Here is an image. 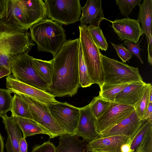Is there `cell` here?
Listing matches in <instances>:
<instances>
[{
    "label": "cell",
    "instance_id": "obj_14",
    "mask_svg": "<svg viewBox=\"0 0 152 152\" xmlns=\"http://www.w3.org/2000/svg\"><path fill=\"white\" fill-rule=\"evenodd\" d=\"M80 116L77 127L75 134L81 137L89 142L100 137L96 131V119L92 114L89 104L79 108Z\"/></svg>",
    "mask_w": 152,
    "mask_h": 152
},
{
    "label": "cell",
    "instance_id": "obj_25",
    "mask_svg": "<svg viewBox=\"0 0 152 152\" xmlns=\"http://www.w3.org/2000/svg\"><path fill=\"white\" fill-rule=\"evenodd\" d=\"M12 116L33 120L27 105L18 94L13 96L11 110Z\"/></svg>",
    "mask_w": 152,
    "mask_h": 152
},
{
    "label": "cell",
    "instance_id": "obj_28",
    "mask_svg": "<svg viewBox=\"0 0 152 152\" xmlns=\"http://www.w3.org/2000/svg\"><path fill=\"white\" fill-rule=\"evenodd\" d=\"M112 103L98 96L95 97L89 105L92 114L96 120L105 113Z\"/></svg>",
    "mask_w": 152,
    "mask_h": 152
},
{
    "label": "cell",
    "instance_id": "obj_27",
    "mask_svg": "<svg viewBox=\"0 0 152 152\" xmlns=\"http://www.w3.org/2000/svg\"><path fill=\"white\" fill-rule=\"evenodd\" d=\"M78 71L79 84L83 88L90 87L93 84L89 77L80 40L78 53Z\"/></svg>",
    "mask_w": 152,
    "mask_h": 152
},
{
    "label": "cell",
    "instance_id": "obj_35",
    "mask_svg": "<svg viewBox=\"0 0 152 152\" xmlns=\"http://www.w3.org/2000/svg\"><path fill=\"white\" fill-rule=\"evenodd\" d=\"M115 49L118 57L123 63H126L132 57V54L126 48L123 44L117 45L111 43Z\"/></svg>",
    "mask_w": 152,
    "mask_h": 152
},
{
    "label": "cell",
    "instance_id": "obj_10",
    "mask_svg": "<svg viewBox=\"0 0 152 152\" xmlns=\"http://www.w3.org/2000/svg\"><path fill=\"white\" fill-rule=\"evenodd\" d=\"M47 105L52 116L66 134H75L80 118L79 108L66 102H58Z\"/></svg>",
    "mask_w": 152,
    "mask_h": 152
},
{
    "label": "cell",
    "instance_id": "obj_31",
    "mask_svg": "<svg viewBox=\"0 0 152 152\" xmlns=\"http://www.w3.org/2000/svg\"><path fill=\"white\" fill-rule=\"evenodd\" d=\"M7 89L0 88V117L3 118L11 110L13 97Z\"/></svg>",
    "mask_w": 152,
    "mask_h": 152
},
{
    "label": "cell",
    "instance_id": "obj_21",
    "mask_svg": "<svg viewBox=\"0 0 152 152\" xmlns=\"http://www.w3.org/2000/svg\"><path fill=\"white\" fill-rule=\"evenodd\" d=\"M139 6V11L137 20L141 24V27L144 32L147 42L152 37V0H143Z\"/></svg>",
    "mask_w": 152,
    "mask_h": 152
},
{
    "label": "cell",
    "instance_id": "obj_5",
    "mask_svg": "<svg viewBox=\"0 0 152 152\" xmlns=\"http://www.w3.org/2000/svg\"><path fill=\"white\" fill-rule=\"evenodd\" d=\"M79 39L88 75L93 84L100 87L103 84L104 74L99 49L94 42L87 26H79Z\"/></svg>",
    "mask_w": 152,
    "mask_h": 152
},
{
    "label": "cell",
    "instance_id": "obj_11",
    "mask_svg": "<svg viewBox=\"0 0 152 152\" xmlns=\"http://www.w3.org/2000/svg\"><path fill=\"white\" fill-rule=\"evenodd\" d=\"M134 110V109L133 107L113 103L105 113L96 120V132L100 135L120 122Z\"/></svg>",
    "mask_w": 152,
    "mask_h": 152
},
{
    "label": "cell",
    "instance_id": "obj_1",
    "mask_svg": "<svg viewBox=\"0 0 152 152\" xmlns=\"http://www.w3.org/2000/svg\"><path fill=\"white\" fill-rule=\"evenodd\" d=\"M79 38L66 40L52 59L53 72L47 92L54 97H72L80 87L78 71Z\"/></svg>",
    "mask_w": 152,
    "mask_h": 152
},
{
    "label": "cell",
    "instance_id": "obj_40",
    "mask_svg": "<svg viewBox=\"0 0 152 152\" xmlns=\"http://www.w3.org/2000/svg\"><path fill=\"white\" fill-rule=\"evenodd\" d=\"M11 73L9 69L0 65V78L5 76H8Z\"/></svg>",
    "mask_w": 152,
    "mask_h": 152
},
{
    "label": "cell",
    "instance_id": "obj_37",
    "mask_svg": "<svg viewBox=\"0 0 152 152\" xmlns=\"http://www.w3.org/2000/svg\"><path fill=\"white\" fill-rule=\"evenodd\" d=\"M10 0H0V19L7 16Z\"/></svg>",
    "mask_w": 152,
    "mask_h": 152
},
{
    "label": "cell",
    "instance_id": "obj_30",
    "mask_svg": "<svg viewBox=\"0 0 152 152\" xmlns=\"http://www.w3.org/2000/svg\"><path fill=\"white\" fill-rule=\"evenodd\" d=\"M93 40L99 49L106 51L108 45L102 30L100 27L90 25L87 26Z\"/></svg>",
    "mask_w": 152,
    "mask_h": 152
},
{
    "label": "cell",
    "instance_id": "obj_34",
    "mask_svg": "<svg viewBox=\"0 0 152 152\" xmlns=\"http://www.w3.org/2000/svg\"><path fill=\"white\" fill-rule=\"evenodd\" d=\"M139 152H152V127L148 130L144 137Z\"/></svg>",
    "mask_w": 152,
    "mask_h": 152
},
{
    "label": "cell",
    "instance_id": "obj_26",
    "mask_svg": "<svg viewBox=\"0 0 152 152\" xmlns=\"http://www.w3.org/2000/svg\"><path fill=\"white\" fill-rule=\"evenodd\" d=\"M129 84L112 85L103 83L100 87L99 96L106 100L114 103L118 94Z\"/></svg>",
    "mask_w": 152,
    "mask_h": 152
},
{
    "label": "cell",
    "instance_id": "obj_44",
    "mask_svg": "<svg viewBox=\"0 0 152 152\" xmlns=\"http://www.w3.org/2000/svg\"><path fill=\"white\" fill-rule=\"evenodd\" d=\"M149 102H152V86L151 88L149 93Z\"/></svg>",
    "mask_w": 152,
    "mask_h": 152
},
{
    "label": "cell",
    "instance_id": "obj_24",
    "mask_svg": "<svg viewBox=\"0 0 152 152\" xmlns=\"http://www.w3.org/2000/svg\"><path fill=\"white\" fill-rule=\"evenodd\" d=\"M152 127V120L149 118L143 119L141 124L135 134L130 138V147L132 152H139L140 145L147 133Z\"/></svg>",
    "mask_w": 152,
    "mask_h": 152
},
{
    "label": "cell",
    "instance_id": "obj_9",
    "mask_svg": "<svg viewBox=\"0 0 152 152\" xmlns=\"http://www.w3.org/2000/svg\"><path fill=\"white\" fill-rule=\"evenodd\" d=\"M33 58L28 53L19 56L10 63V70L12 75L20 81L47 92L48 86L38 76L32 66Z\"/></svg>",
    "mask_w": 152,
    "mask_h": 152
},
{
    "label": "cell",
    "instance_id": "obj_43",
    "mask_svg": "<svg viewBox=\"0 0 152 152\" xmlns=\"http://www.w3.org/2000/svg\"><path fill=\"white\" fill-rule=\"evenodd\" d=\"M4 138L0 132V152H4Z\"/></svg>",
    "mask_w": 152,
    "mask_h": 152
},
{
    "label": "cell",
    "instance_id": "obj_33",
    "mask_svg": "<svg viewBox=\"0 0 152 152\" xmlns=\"http://www.w3.org/2000/svg\"><path fill=\"white\" fill-rule=\"evenodd\" d=\"M140 41L136 44H134L132 42L128 41L125 40L124 42V44L126 47V49L132 54L134 55L140 60L142 64H143V62L141 57L140 53L141 50H142L141 49L140 45L142 40L143 37V34Z\"/></svg>",
    "mask_w": 152,
    "mask_h": 152
},
{
    "label": "cell",
    "instance_id": "obj_4",
    "mask_svg": "<svg viewBox=\"0 0 152 152\" xmlns=\"http://www.w3.org/2000/svg\"><path fill=\"white\" fill-rule=\"evenodd\" d=\"M26 30L47 19L46 4L42 0H10L7 16Z\"/></svg>",
    "mask_w": 152,
    "mask_h": 152
},
{
    "label": "cell",
    "instance_id": "obj_16",
    "mask_svg": "<svg viewBox=\"0 0 152 152\" xmlns=\"http://www.w3.org/2000/svg\"><path fill=\"white\" fill-rule=\"evenodd\" d=\"M129 139V137L121 135L99 137L88 143L87 149L95 152H121V146Z\"/></svg>",
    "mask_w": 152,
    "mask_h": 152
},
{
    "label": "cell",
    "instance_id": "obj_12",
    "mask_svg": "<svg viewBox=\"0 0 152 152\" xmlns=\"http://www.w3.org/2000/svg\"><path fill=\"white\" fill-rule=\"evenodd\" d=\"M6 80V88L11 93L24 95L46 104L58 102L49 93L25 84L12 75L7 76Z\"/></svg>",
    "mask_w": 152,
    "mask_h": 152
},
{
    "label": "cell",
    "instance_id": "obj_23",
    "mask_svg": "<svg viewBox=\"0 0 152 152\" xmlns=\"http://www.w3.org/2000/svg\"><path fill=\"white\" fill-rule=\"evenodd\" d=\"M32 64L38 76L49 87L51 84L53 72L52 59L45 61L33 58Z\"/></svg>",
    "mask_w": 152,
    "mask_h": 152
},
{
    "label": "cell",
    "instance_id": "obj_8",
    "mask_svg": "<svg viewBox=\"0 0 152 152\" xmlns=\"http://www.w3.org/2000/svg\"><path fill=\"white\" fill-rule=\"evenodd\" d=\"M49 19L61 25L78 21L81 14L79 0H45Z\"/></svg>",
    "mask_w": 152,
    "mask_h": 152
},
{
    "label": "cell",
    "instance_id": "obj_13",
    "mask_svg": "<svg viewBox=\"0 0 152 152\" xmlns=\"http://www.w3.org/2000/svg\"><path fill=\"white\" fill-rule=\"evenodd\" d=\"M108 20L112 23V27L121 41L128 40L136 44L144 34L137 20L126 17L113 21Z\"/></svg>",
    "mask_w": 152,
    "mask_h": 152
},
{
    "label": "cell",
    "instance_id": "obj_39",
    "mask_svg": "<svg viewBox=\"0 0 152 152\" xmlns=\"http://www.w3.org/2000/svg\"><path fill=\"white\" fill-rule=\"evenodd\" d=\"M19 152H27V144L26 139L22 137L20 142Z\"/></svg>",
    "mask_w": 152,
    "mask_h": 152
},
{
    "label": "cell",
    "instance_id": "obj_6",
    "mask_svg": "<svg viewBox=\"0 0 152 152\" xmlns=\"http://www.w3.org/2000/svg\"><path fill=\"white\" fill-rule=\"evenodd\" d=\"M100 56L104 74L103 83L115 85L143 81L137 68L111 58L101 53Z\"/></svg>",
    "mask_w": 152,
    "mask_h": 152
},
{
    "label": "cell",
    "instance_id": "obj_15",
    "mask_svg": "<svg viewBox=\"0 0 152 152\" xmlns=\"http://www.w3.org/2000/svg\"><path fill=\"white\" fill-rule=\"evenodd\" d=\"M142 120L137 116L134 110L120 122L100 134V137L121 135L131 138L139 128Z\"/></svg>",
    "mask_w": 152,
    "mask_h": 152
},
{
    "label": "cell",
    "instance_id": "obj_19",
    "mask_svg": "<svg viewBox=\"0 0 152 152\" xmlns=\"http://www.w3.org/2000/svg\"><path fill=\"white\" fill-rule=\"evenodd\" d=\"M2 118L8 135L5 145L7 152H19L20 142L22 137L21 130L12 116L6 115Z\"/></svg>",
    "mask_w": 152,
    "mask_h": 152
},
{
    "label": "cell",
    "instance_id": "obj_42",
    "mask_svg": "<svg viewBox=\"0 0 152 152\" xmlns=\"http://www.w3.org/2000/svg\"><path fill=\"white\" fill-rule=\"evenodd\" d=\"M151 116H152V102H149L143 119L149 118Z\"/></svg>",
    "mask_w": 152,
    "mask_h": 152
},
{
    "label": "cell",
    "instance_id": "obj_29",
    "mask_svg": "<svg viewBox=\"0 0 152 152\" xmlns=\"http://www.w3.org/2000/svg\"><path fill=\"white\" fill-rule=\"evenodd\" d=\"M152 86L151 84L147 83L142 96L134 107L137 115L141 119H143L145 112L149 102V94L151 88Z\"/></svg>",
    "mask_w": 152,
    "mask_h": 152
},
{
    "label": "cell",
    "instance_id": "obj_22",
    "mask_svg": "<svg viewBox=\"0 0 152 152\" xmlns=\"http://www.w3.org/2000/svg\"><path fill=\"white\" fill-rule=\"evenodd\" d=\"M13 117L15 122L22 132L24 138L40 134L50 136L49 133L33 120L16 116Z\"/></svg>",
    "mask_w": 152,
    "mask_h": 152
},
{
    "label": "cell",
    "instance_id": "obj_7",
    "mask_svg": "<svg viewBox=\"0 0 152 152\" xmlns=\"http://www.w3.org/2000/svg\"><path fill=\"white\" fill-rule=\"evenodd\" d=\"M18 94L28 106L33 120L49 133L50 138L67 134L52 116L46 104L29 96Z\"/></svg>",
    "mask_w": 152,
    "mask_h": 152
},
{
    "label": "cell",
    "instance_id": "obj_38",
    "mask_svg": "<svg viewBox=\"0 0 152 152\" xmlns=\"http://www.w3.org/2000/svg\"><path fill=\"white\" fill-rule=\"evenodd\" d=\"M148 61L151 65L152 64V37L148 42Z\"/></svg>",
    "mask_w": 152,
    "mask_h": 152
},
{
    "label": "cell",
    "instance_id": "obj_17",
    "mask_svg": "<svg viewBox=\"0 0 152 152\" xmlns=\"http://www.w3.org/2000/svg\"><path fill=\"white\" fill-rule=\"evenodd\" d=\"M81 9L82 14L78 20L80 22L79 26L89 24L100 27V23L105 19L102 7V0H87Z\"/></svg>",
    "mask_w": 152,
    "mask_h": 152
},
{
    "label": "cell",
    "instance_id": "obj_36",
    "mask_svg": "<svg viewBox=\"0 0 152 152\" xmlns=\"http://www.w3.org/2000/svg\"><path fill=\"white\" fill-rule=\"evenodd\" d=\"M31 152H56V147L50 140L41 145H36Z\"/></svg>",
    "mask_w": 152,
    "mask_h": 152
},
{
    "label": "cell",
    "instance_id": "obj_18",
    "mask_svg": "<svg viewBox=\"0 0 152 152\" xmlns=\"http://www.w3.org/2000/svg\"><path fill=\"white\" fill-rule=\"evenodd\" d=\"M147 84L143 81L129 83L118 94L115 103L134 107L142 96Z\"/></svg>",
    "mask_w": 152,
    "mask_h": 152
},
{
    "label": "cell",
    "instance_id": "obj_3",
    "mask_svg": "<svg viewBox=\"0 0 152 152\" xmlns=\"http://www.w3.org/2000/svg\"><path fill=\"white\" fill-rule=\"evenodd\" d=\"M31 40L39 52L50 53L54 56L66 40L62 25L49 19L43 20L30 28Z\"/></svg>",
    "mask_w": 152,
    "mask_h": 152
},
{
    "label": "cell",
    "instance_id": "obj_20",
    "mask_svg": "<svg viewBox=\"0 0 152 152\" xmlns=\"http://www.w3.org/2000/svg\"><path fill=\"white\" fill-rule=\"evenodd\" d=\"M79 136L65 134L59 138V144L56 147V152H95L88 151L87 141L81 140Z\"/></svg>",
    "mask_w": 152,
    "mask_h": 152
},
{
    "label": "cell",
    "instance_id": "obj_41",
    "mask_svg": "<svg viewBox=\"0 0 152 152\" xmlns=\"http://www.w3.org/2000/svg\"><path fill=\"white\" fill-rule=\"evenodd\" d=\"M131 141L130 138L126 143L123 144L121 146V152H132L130 147Z\"/></svg>",
    "mask_w": 152,
    "mask_h": 152
},
{
    "label": "cell",
    "instance_id": "obj_2",
    "mask_svg": "<svg viewBox=\"0 0 152 152\" xmlns=\"http://www.w3.org/2000/svg\"><path fill=\"white\" fill-rule=\"evenodd\" d=\"M35 45L28 30L7 17L0 19V65L10 69L13 60L20 55L28 53Z\"/></svg>",
    "mask_w": 152,
    "mask_h": 152
},
{
    "label": "cell",
    "instance_id": "obj_32",
    "mask_svg": "<svg viewBox=\"0 0 152 152\" xmlns=\"http://www.w3.org/2000/svg\"><path fill=\"white\" fill-rule=\"evenodd\" d=\"M142 0H115L121 13L128 17L133 9L137 5L140 6Z\"/></svg>",
    "mask_w": 152,
    "mask_h": 152
}]
</instances>
